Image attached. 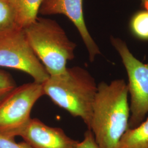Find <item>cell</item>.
<instances>
[{"mask_svg": "<svg viewBox=\"0 0 148 148\" xmlns=\"http://www.w3.org/2000/svg\"><path fill=\"white\" fill-rule=\"evenodd\" d=\"M32 148H77L78 140L59 127L49 126L38 119H31L20 136Z\"/></svg>", "mask_w": 148, "mask_h": 148, "instance_id": "cell-8", "label": "cell"}, {"mask_svg": "<svg viewBox=\"0 0 148 148\" xmlns=\"http://www.w3.org/2000/svg\"><path fill=\"white\" fill-rule=\"evenodd\" d=\"M116 148H148V118L137 127L128 128Z\"/></svg>", "mask_w": 148, "mask_h": 148, "instance_id": "cell-10", "label": "cell"}, {"mask_svg": "<svg viewBox=\"0 0 148 148\" xmlns=\"http://www.w3.org/2000/svg\"><path fill=\"white\" fill-rule=\"evenodd\" d=\"M128 87L123 79L98 85L90 130L99 148H116L128 128L130 109Z\"/></svg>", "mask_w": 148, "mask_h": 148, "instance_id": "cell-1", "label": "cell"}, {"mask_svg": "<svg viewBox=\"0 0 148 148\" xmlns=\"http://www.w3.org/2000/svg\"><path fill=\"white\" fill-rule=\"evenodd\" d=\"M42 85L45 95L73 116L81 118L90 130L98 85L86 69L67 68L62 74L49 76Z\"/></svg>", "mask_w": 148, "mask_h": 148, "instance_id": "cell-2", "label": "cell"}, {"mask_svg": "<svg viewBox=\"0 0 148 148\" xmlns=\"http://www.w3.org/2000/svg\"><path fill=\"white\" fill-rule=\"evenodd\" d=\"M45 95L42 84L35 81L16 87L0 104V135L15 139L30 119L32 109Z\"/></svg>", "mask_w": 148, "mask_h": 148, "instance_id": "cell-4", "label": "cell"}, {"mask_svg": "<svg viewBox=\"0 0 148 148\" xmlns=\"http://www.w3.org/2000/svg\"><path fill=\"white\" fill-rule=\"evenodd\" d=\"M0 67L25 73L34 81L40 84L49 77L22 29H16L0 35Z\"/></svg>", "mask_w": 148, "mask_h": 148, "instance_id": "cell-6", "label": "cell"}, {"mask_svg": "<svg viewBox=\"0 0 148 148\" xmlns=\"http://www.w3.org/2000/svg\"><path fill=\"white\" fill-rule=\"evenodd\" d=\"M16 29L19 28L9 0H0V35Z\"/></svg>", "mask_w": 148, "mask_h": 148, "instance_id": "cell-12", "label": "cell"}, {"mask_svg": "<svg viewBox=\"0 0 148 148\" xmlns=\"http://www.w3.org/2000/svg\"><path fill=\"white\" fill-rule=\"evenodd\" d=\"M77 148H99L95 142L93 134L90 130H87L85 132L84 139L79 142Z\"/></svg>", "mask_w": 148, "mask_h": 148, "instance_id": "cell-15", "label": "cell"}, {"mask_svg": "<svg viewBox=\"0 0 148 148\" xmlns=\"http://www.w3.org/2000/svg\"><path fill=\"white\" fill-rule=\"evenodd\" d=\"M27 40L49 76L62 74L68 62L74 58L76 44L53 19L37 18L23 29Z\"/></svg>", "mask_w": 148, "mask_h": 148, "instance_id": "cell-3", "label": "cell"}, {"mask_svg": "<svg viewBox=\"0 0 148 148\" xmlns=\"http://www.w3.org/2000/svg\"><path fill=\"white\" fill-rule=\"evenodd\" d=\"M0 148H32L24 141L17 143L15 141V139L8 138L0 135Z\"/></svg>", "mask_w": 148, "mask_h": 148, "instance_id": "cell-14", "label": "cell"}, {"mask_svg": "<svg viewBox=\"0 0 148 148\" xmlns=\"http://www.w3.org/2000/svg\"><path fill=\"white\" fill-rule=\"evenodd\" d=\"M142 5L144 9L148 8V0H141Z\"/></svg>", "mask_w": 148, "mask_h": 148, "instance_id": "cell-16", "label": "cell"}, {"mask_svg": "<svg viewBox=\"0 0 148 148\" xmlns=\"http://www.w3.org/2000/svg\"><path fill=\"white\" fill-rule=\"evenodd\" d=\"M130 27L136 38L148 41V9L136 12L130 20Z\"/></svg>", "mask_w": 148, "mask_h": 148, "instance_id": "cell-11", "label": "cell"}, {"mask_svg": "<svg viewBox=\"0 0 148 148\" xmlns=\"http://www.w3.org/2000/svg\"><path fill=\"white\" fill-rule=\"evenodd\" d=\"M16 87V81L11 74L0 69V104Z\"/></svg>", "mask_w": 148, "mask_h": 148, "instance_id": "cell-13", "label": "cell"}, {"mask_svg": "<svg viewBox=\"0 0 148 148\" xmlns=\"http://www.w3.org/2000/svg\"><path fill=\"white\" fill-rule=\"evenodd\" d=\"M44 0H9L14 12L16 24L24 29L36 21Z\"/></svg>", "mask_w": 148, "mask_h": 148, "instance_id": "cell-9", "label": "cell"}, {"mask_svg": "<svg viewBox=\"0 0 148 148\" xmlns=\"http://www.w3.org/2000/svg\"><path fill=\"white\" fill-rule=\"evenodd\" d=\"M39 13L42 15L63 14L71 21L79 32L93 62L101 54L100 49L90 35L85 23L83 0H44Z\"/></svg>", "mask_w": 148, "mask_h": 148, "instance_id": "cell-7", "label": "cell"}, {"mask_svg": "<svg viewBox=\"0 0 148 148\" xmlns=\"http://www.w3.org/2000/svg\"><path fill=\"white\" fill-rule=\"evenodd\" d=\"M110 41L127 71L131 96L128 128H134L143 122L148 113V63H143L136 58L121 39L111 36Z\"/></svg>", "mask_w": 148, "mask_h": 148, "instance_id": "cell-5", "label": "cell"}]
</instances>
